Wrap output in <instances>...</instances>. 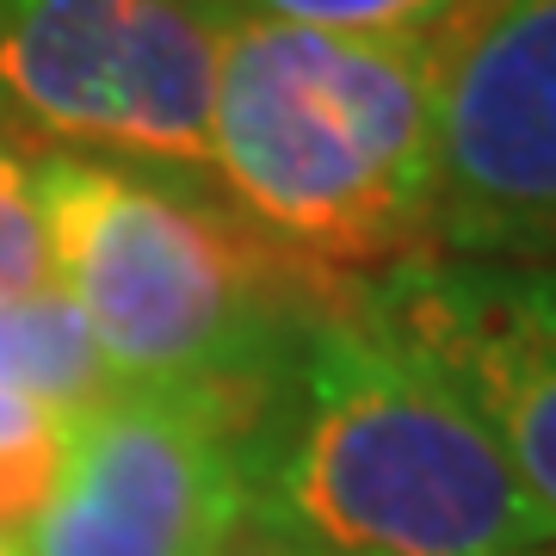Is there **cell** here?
Masks as SVG:
<instances>
[{
	"label": "cell",
	"mask_w": 556,
	"mask_h": 556,
	"mask_svg": "<svg viewBox=\"0 0 556 556\" xmlns=\"http://www.w3.org/2000/svg\"><path fill=\"white\" fill-rule=\"evenodd\" d=\"M223 0H0V112L62 155L199 174Z\"/></svg>",
	"instance_id": "3957f363"
},
{
	"label": "cell",
	"mask_w": 556,
	"mask_h": 556,
	"mask_svg": "<svg viewBox=\"0 0 556 556\" xmlns=\"http://www.w3.org/2000/svg\"><path fill=\"white\" fill-rule=\"evenodd\" d=\"M56 291L50 266V229H43L38 199V161L0 142V303L7 298H38Z\"/></svg>",
	"instance_id": "30bf717a"
},
{
	"label": "cell",
	"mask_w": 556,
	"mask_h": 556,
	"mask_svg": "<svg viewBox=\"0 0 556 556\" xmlns=\"http://www.w3.org/2000/svg\"><path fill=\"white\" fill-rule=\"evenodd\" d=\"M0 556H20V532H0Z\"/></svg>",
	"instance_id": "7c38bea8"
},
{
	"label": "cell",
	"mask_w": 556,
	"mask_h": 556,
	"mask_svg": "<svg viewBox=\"0 0 556 556\" xmlns=\"http://www.w3.org/2000/svg\"><path fill=\"white\" fill-rule=\"evenodd\" d=\"M68 464V415L0 383V532H20Z\"/></svg>",
	"instance_id": "9c48e42d"
},
{
	"label": "cell",
	"mask_w": 556,
	"mask_h": 556,
	"mask_svg": "<svg viewBox=\"0 0 556 556\" xmlns=\"http://www.w3.org/2000/svg\"><path fill=\"white\" fill-rule=\"evenodd\" d=\"M433 254H556V0H495L445 38Z\"/></svg>",
	"instance_id": "8992f818"
},
{
	"label": "cell",
	"mask_w": 556,
	"mask_h": 556,
	"mask_svg": "<svg viewBox=\"0 0 556 556\" xmlns=\"http://www.w3.org/2000/svg\"><path fill=\"white\" fill-rule=\"evenodd\" d=\"M204 174L266 241L346 285L433 254V217L378 174L273 20L229 13Z\"/></svg>",
	"instance_id": "277c9868"
},
{
	"label": "cell",
	"mask_w": 556,
	"mask_h": 556,
	"mask_svg": "<svg viewBox=\"0 0 556 556\" xmlns=\"http://www.w3.org/2000/svg\"><path fill=\"white\" fill-rule=\"evenodd\" d=\"M353 298L298 328L248 433V526L260 551H556V519L526 495L470 402L383 340Z\"/></svg>",
	"instance_id": "6da1fadb"
},
{
	"label": "cell",
	"mask_w": 556,
	"mask_h": 556,
	"mask_svg": "<svg viewBox=\"0 0 556 556\" xmlns=\"http://www.w3.org/2000/svg\"><path fill=\"white\" fill-rule=\"evenodd\" d=\"M358 316L445 378L556 519V260L427 254L358 285Z\"/></svg>",
	"instance_id": "52a82bcc"
},
{
	"label": "cell",
	"mask_w": 556,
	"mask_h": 556,
	"mask_svg": "<svg viewBox=\"0 0 556 556\" xmlns=\"http://www.w3.org/2000/svg\"><path fill=\"white\" fill-rule=\"evenodd\" d=\"M266 383L118 390L75 415L68 464L20 526V556H241Z\"/></svg>",
	"instance_id": "5b68a950"
},
{
	"label": "cell",
	"mask_w": 556,
	"mask_h": 556,
	"mask_svg": "<svg viewBox=\"0 0 556 556\" xmlns=\"http://www.w3.org/2000/svg\"><path fill=\"white\" fill-rule=\"evenodd\" d=\"M38 199L56 291L118 390L266 383L303 321L358 291L167 167L56 149L38 161Z\"/></svg>",
	"instance_id": "7a4b0ae2"
},
{
	"label": "cell",
	"mask_w": 556,
	"mask_h": 556,
	"mask_svg": "<svg viewBox=\"0 0 556 556\" xmlns=\"http://www.w3.org/2000/svg\"><path fill=\"white\" fill-rule=\"evenodd\" d=\"M260 556H298V551H260ZM538 556H556V551H538Z\"/></svg>",
	"instance_id": "4fadbf2b"
},
{
	"label": "cell",
	"mask_w": 556,
	"mask_h": 556,
	"mask_svg": "<svg viewBox=\"0 0 556 556\" xmlns=\"http://www.w3.org/2000/svg\"><path fill=\"white\" fill-rule=\"evenodd\" d=\"M0 383L50 402L68 420L100 408L105 396H118V378L105 371L87 321L75 316V303L62 291L0 303Z\"/></svg>",
	"instance_id": "ba28073f"
},
{
	"label": "cell",
	"mask_w": 556,
	"mask_h": 556,
	"mask_svg": "<svg viewBox=\"0 0 556 556\" xmlns=\"http://www.w3.org/2000/svg\"><path fill=\"white\" fill-rule=\"evenodd\" d=\"M229 13L278 25H321V31H433L464 0H223Z\"/></svg>",
	"instance_id": "8fae6325"
}]
</instances>
